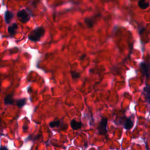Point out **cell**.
<instances>
[{"label":"cell","mask_w":150,"mask_h":150,"mask_svg":"<svg viewBox=\"0 0 150 150\" xmlns=\"http://www.w3.org/2000/svg\"><path fill=\"white\" fill-rule=\"evenodd\" d=\"M60 124H61V122H60L59 120H56V121L50 122V123H49V126H50L51 128L58 127L60 126Z\"/></svg>","instance_id":"14"},{"label":"cell","mask_w":150,"mask_h":150,"mask_svg":"<svg viewBox=\"0 0 150 150\" xmlns=\"http://www.w3.org/2000/svg\"><path fill=\"white\" fill-rule=\"evenodd\" d=\"M17 17H18L20 22L23 23V24H25V23L28 22L31 18L28 12L25 10H21L18 12L17 13Z\"/></svg>","instance_id":"2"},{"label":"cell","mask_w":150,"mask_h":150,"mask_svg":"<svg viewBox=\"0 0 150 150\" xmlns=\"http://www.w3.org/2000/svg\"><path fill=\"white\" fill-rule=\"evenodd\" d=\"M133 124H134V123L133 122V121H131V120L130 118H128L126 119V122H125L124 126L125 129L130 130L133 127Z\"/></svg>","instance_id":"10"},{"label":"cell","mask_w":150,"mask_h":150,"mask_svg":"<svg viewBox=\"0 0 150 150\" xmlns=\"http://www.w3.org/2000/svg\"><path fill=\"white\" fill-rule=\"evenodd\" d=\"M17 29H18V25L17 24H13L11 26L8 27V31L11 35H14L16 33V30Z\"/></svg>","instance_id":"8"},{"label":"cell","mask_w":150,"mask_h":150,"mask_svg":"<svg viewBox=\"0 0 150 150\" xmlns=\"http://www.w3.org/2000/svg\"><path fill=\"white\" fill-rule=\"evenodd\" d=\"M14 15L13 12L9 11H6L5 14V19L7 24H10L11 22V21L12 18H14Z\"/></svg>","instance_id":"7"},{"label":"cell","mask_w":150,"mask_h":150,"mask_svg":"<svg viewBox=\"0 0 150 150\" xmlns=\"http://www.w3.org/2000/svg\"><path fill=\"white\" fill-rule=\"evenodd\" d=\"M27 102V100L25 99H19L17 100V106L18 107L22 108L25 104H26Z\"/></svg>","instance_id":"13"},{"label":"cell","mask_w":150,"mask_h":150,"mask_svg":"<svg viewBox=\"0 0 150 150\" xmlns=\"http://www.w3.org/2000/svg\"><path fill=\"white\" fill-rule=\"evenodd\" d=\"M71 74H72V77L73 79H78L80 76L79 73L75 72V71H72V72H71Z\"/></svg>","instance_id":"15"},{"label":"cell","mask_w":150,"mask_h":150,"mask_svg":"<svg viewBox=\"0 0 150 150\" xmlns=\"http://www.w3.org/2000/svg\"><path fill=\"white\" fill-rule=\"evenodd\" d=\"M138 5L141 9L144 10V9L147 8L149 7L150 4L148 2H145V0H139Z\"/></svg>","instance_id":"9"},{"label":"cell","mask_w":150,"mask_h":150,"mask_svg":"<svg viewBox=\"0 0 150 150\" xmlns=\"http://www.w3.org/2000/svg\"><path fill=\"white\" fill-rule=\"evenodd\" d=\"M144 92L145 97L147 99V101L150 102V87L147 86V87H145Z\"/></svg>","instance_id":"11"},{"label":"cell","mask_w":150,"mask_h":150,"mask_svg":"<svg viewBox=\"0 0 150 150\" xmlns=\"http://www.w3.org/2000/svg\"><path fill=\"white\" fill-rule=\"evenodd\" d=\"M0 150H8V148L5 147H0Z\"/></svg>","instance_id":"18"},{"label":"cell","mask_w":150,"mask_h":150,"mask_svg":"<svg viewBox=\"0 0 150 150\" xmlns=\"http://www.w3.org/2000/svg\"><path fill=\"white\" fill-rule=\"evenodd\" d=\"M86 55H85V54H84V55H82L81 56H80V61H83V60H84V59L86 58Z\"/></svg>","instance_id":"16"},{"label":"cell","mask_w":150,"mask_h":150,"mask_svg":"<svg viewBox=\"0 0 150 150\" xmlns=\"http://www.w3.org/2000/svg\"><path fill=\"white\" fill-rule=\"evenodd\" d=\"M28 126H24V127H23V129H24V131H26V130H28Z\"/></svg>","instance_id":"17"},{"label":"cell","mask_w":150,"mask_h":150,"mask_svg":"<svg viewBox=\"0 0 150 150\" xmlns=\"http://www.w3.org/2000/svg\"><path fill=\"white\" fill-rule=\"evenodd\" d=\"M44 28L43 27H38L31 32L28 35V38L31 41L38 42L44 35Z\"/></svg>","instance_id":"1"},{"label":"cell","mask_w":150,"mask_h":150,"mask_svg":"<svg viewBox=\"0 0 150 150\" xmlns=\"http://www.w3.org/2000/svg\"><path fill=\"white\" fill-rule=\"evenodd\" d=\"M141 66V69L142 72L145 75H146L147 76H150V66L149 65H147L145 63H141L140 65Z\"/></svg>","instance_id":"4"},{"label":"cell","mask_w":150,"mask_h":150,"mask_svg":"<svg viewBox=\"0 0 150 150\" xmlns=\"http://www.w3.org/2000/svg\"><path fill=\"white\" fill-rule=\"evenodd\" d=\"M107 119L102 118L99 125V133L100 135H104L107 133Z\"/></svg>","instance_id":"3"},{"label":"cell","mask_w":150,"mask_h":150,"mask_svg":"<svg viewBox=\"0 0 150 150\" xmlns=\"http://www.w3.org/2000/svg\"><path fill=\"white\" fill-rule=\"evenodd\" d=\"M84 22L86 23V24L87 25V27L90 28H92L93 26L94 25V20L93 18H86L84 20Z\"/></svg>","instance_id":"12"},{"label":"cell","mask_w":150,"mask_h":150,"mask_svg":"<svg viewBox=\"0 0 150 150\" xmlns=\"http://www.w3.org/2000/svg\"><path fill=\"white\" fill-rule=\"evenodd\" d=\"M14 100L13 99V94H10L6 96L4 99V103L6 105L8 104H13Z\"/></svg>","instance_id":"6"},{"label":"cell","mask_w":150,"mask_h":150,"mask_svg":"<svg viewBox=\"0 0 150 150\" xmlns=\"http://www.w3.org/2000/svg\"><path fill=\"white\" fill-rule=\"evenodd\" d=\"M71 127L73 130H77L81 128L82 126V123L81 122L77 121L75 120H72L70 123Z\"/></svg>","instance_id":"5"}]
</instances>
